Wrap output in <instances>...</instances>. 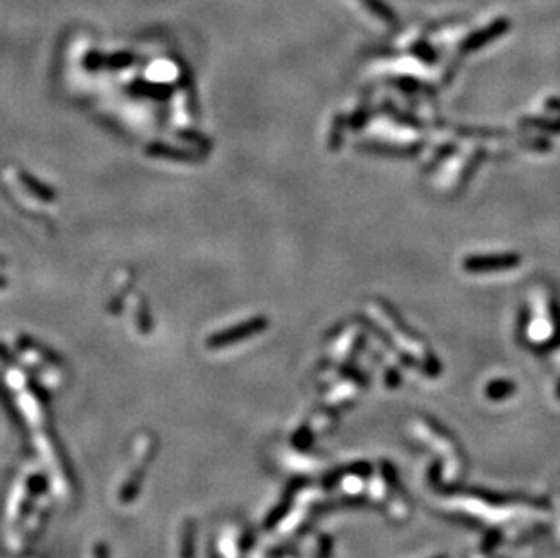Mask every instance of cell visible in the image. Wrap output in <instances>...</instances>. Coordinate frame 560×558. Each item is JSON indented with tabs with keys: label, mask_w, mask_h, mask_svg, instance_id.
<instances>
[{
	"label": "cell",
	"mask_w": 560,
	"mask_h": 558,
	"mask_svg": "<svg viewBox=\"0 0 560 558\" xmlns=\"http://www.w3.org/2000/svg\"><path fill=\"white\" fill-rule=\"evenodd\" d=\"M520 258L513 254L504 256H474L464 261V268L468 272H486L501 271V268H511L519 265Z\"/></svg>",
	"instance_id": "obj_1"
},
{
	"label": "cell",
	"mask_w": 560,
	"mask_h": 558,
	"mask_svg": "<svg viewBox=\"0 0 560 558\" xmlns=\"http://www.w3.org/2000/svg\"><path fill=\"white\" fill-rule=\"evenodd\" d=\"M508 29V21H497L493 22V25H490V28L482 29L481 33L474 35V37H470L468 40L464 42V45H462V51H474V50H479V47H482V45L486 44L488 40H493V38H497L498 35L506 33Z\"/></svg>",
	"instance_id": "obj_2"
},
{
	"label": "cell",
	"mask_w": 560,
	"mask_h": 558,
	"mask_svg": "<svg viewBox=\"0 0 560 558\" xmlns=\"http://www.w3.org/2000/svg\"><path fill=\"white\" fill-rule=\"evenodd\" d=\"M361 2L367 6L372 13H375L377 17L383 18V21H387V22L396 21V15H394V11H392L388 6H384L381 0H361Z\"/></svg>",
	"instance_id": "obj_3"
}]
</instances>
